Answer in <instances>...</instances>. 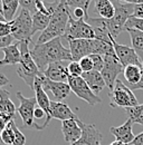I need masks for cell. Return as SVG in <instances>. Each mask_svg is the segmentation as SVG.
Masks as SVG:
<instances>
[{
  "mask_svg": "<svg viewBox=\"0 0 143 145\" xmlns=\"http://www.w3.org/2000/svg\"><path fill=\"white\" fill-rule=\"evenodd\" d=\"M30 55L38 69L43 74L47 66L53 63L72 61L71 52L63 46L60 38H56L41 45L36 44L30 49Z\"/></svg>",
  "mask_w": 143,
  "mask_h": 145,
  "instance_id": "obj_1",
  "label": "cell"
},
{
  "mask_svg": "<svg viewBox=\"0 0 143 145\" xmlns=\"http://www.w3.org/2000/svg\"><path fill=\"white\" fill-rule=\"evenodd\" d=\"M71 16L70 7L66 5L65 0L59 1L51 16V20H49L47 28L38 37L37 44L41 45V44L48 42L53 39H56V38L64 37Z\"/></svg>",
  "mask_w": 143,
  "mask_h": 145,
  "instance_id": "obj_2",
  "label": "cell"
},
{
  "mask_svg": "<svg viewBox=\"0 0 143 145\" xmlns=\"http://www.w3.org/2000/svg\"><path fill=\"white\" fill-rule=\"evenodd\" d=\"M31 41H20L19 42V50L21 55V60L17 68L18 76L31 88L34 89V83L37 77H43L44 74L40 72L34 61L31 55H30V48L29 45Z\"/></svg>",
  "mask_w": 143,
  "mask_h": 145,
  "instance_id": "obj_3",
  "label": "cell"
},
{
  "mask_svg": "<svg viewBox=\"0 0 143 145\" xmlns=\"http://www.w3.org/2000/svg\"><path fill=\"white\" fill-rule=\"evenodd\" d=\"M113 5L115 8L114 17L110 20H105V22L111 37L116 40L117 36L125 30L124 27L127 19L133 16L134 3H130L126 1H114Z\"/></svg>",
  "mask_w": 143,
  "mask_h": 145,
  "instance_id": "obj_4",
  "label": "cell"
},
{
  "mask_svg": "<svg viewBox=\"0 0 143 145\" xmlns=\"http://www.w3.org/2000/svg\"><path fill=\"white\" fill-rule=\"evenodd\" d=\"M110 105L112 107H134L139 105V102L131 91L121 79H116L114 88L110 91Z\"/></svg>",
  "mask_w": 143,
  "mask_h": 145,
  "instance_id": "obj_5",
  "label": "cell"
},
{
  "mask_svg": "<svg viewBox=\"0 0 143 145\" xmlns=\"http://www.w3.org/2000/svg\"><path fill=\"white\" fill-rule=\"evenodd\" d=\"M11 36L20 41H31L33 37V16L25 9H21L16 18L10 21Z\"/></svg>",
  "mask_w": 143,
  "mask_h": 145,
  "instance_id": "obj_6",
  "label": "cell"
},
{
  "mask_svg": "<svg viewBox=\"0 0 143 145\" xmlns=\"http://www.w3.org/2000/svg\"><path fill=\"white\" fill-rule=\"evenodd\" d=\"M17 97L19 99V107H18V113L22 120L24 125L28 128H34L37 131H41V126L35 123L34 121V112L37 107V101L36 97L27 98L25 97L20 91L17 93Z\"/></svg>",
  "mask_w": 143,
  "mask_h": 145,
  "instance_id": "obj_7",
  "label": "cell"
},
{
  "mask_svg": "<svg viewBox=\"0 0 143 145\" xmlns=\"http://www.w3.org/2000/svg\"><path fill=\"white\" fill-rule=\"evenodd\" d=\"M64 37L67 41L76 39H95V33L84 19L76 20L71 16Z\"/></svg>",
  "mask_w": 143,
  "mask_h": 145,
  "instance_id": "obj_8",
  "label": "cell"
},
{
  "mask_svg": "<svg viewBox=\"0 0 143 145\" xmlns=\"http://www.w3.org/2000/svg\"><path fill=\"white\" fill-rule=\"evenodd\" d=\"M67 84L70 85L71 91L76 96H78L81 99L85 101L91 106H95L96 104H100L102 102V99L97 95H95L91 91L89 85L86 84V82L82 77H71L70 76Z\"/></svg>",
  "mask_w": 143,
  "mask_h": 145,
  "instance_id": "obj_9",
  "label": "cell"
},
{
  "mask_svg": "<svg viewBox=\"0 0 143 145\" xmlns=\"http://www.w3.org/2000/svg\"><path fill=\"white\" fill-rule=\"evenodd\" d=\"M104 58V66L101 71V74L104 78V82L108 87L110 91L114 88L115 82L117 79V76L120 72H123V66L121 65L120 60L117 59L116 55H105Z\"/></svg>",
  "mask_w": 143,
  "mask_h": 145,
  "instance_id": "obj_10",
  "label": "cell"
},
{
  "mask_svg": "<svg viewBox=\"0 0 143 145\" xmlns=\"http://www.w3.org/2000/svg\"><path fill=\"white\" fill-rule=\"evenodd\" d=\"M111 41H112L115 55H116L117 59L120 60L121 65L123 66V68L127 67V66H131V65H135V66H139V67L143 68L142 63L139 59L138 55L135 54V52L133 50V48L117 44L113 37H111Z\"/></svg>",
  "mask_w": 143,
  "mask_h": 145,
  "instance_id": "obj_11",
  "label": "cell"
},
{
  "mask_svg": "<svg viewBox=\"0 0 143 145\" xmlns=\"http://www.w3.org/2000/svg\"><path fill=\"white\" fill-rule=\"evenodd\" d=\"M41 82V86L46 93H52L54 98L56 99L55 102L62 103V101L66 99L71 93V87L67 83H58V82H53L45 76L39 77Z\"/></svg>",
  "mask_w": 143,
  "mask_h": 145,
  "instance_id": "obj_12",
  "label": "cell"
},
{
  "mask_svg": "<svg viewBox=\"0 0 143 145\" xmlns=\"http://www.w3.org/2000/svg\"><path fill=\"white\" fill-rule=\"evenodd\" d=\"M34 91H35V97H36V101H37L38 107H40V108L46 113L45 122H44V124L41 125V131H43V129H45L46 127L48 126V124H49V122H51V120H52L53 117H52V115H51V101H49V97H48L47 93L44 91L39 77H37L35 79V83H34Z\"/></svg>",
  "mask_w": 143,
  "mask_h": 145,
  "instance_id": "obj_13",
  "label": "cell"
},
{
  "mask_svg": "<svg viewBox=\"0 0 143 145\" xmlns=\"http://www.w3.org/2000/svg\"><path fill=\"white\" fill-rule=\"evenodd\" d=\"M79 126L82 128V136L77 142L72 145H103V135L94 124H84L81 121Z\"/></svg>",
  "mask_w": 143,
  "mask_h": 145,
  "instance_id": "obj_14",
  "label": "cell"
},
{
  "mask_svg": "<svg viewBox=\"0 0 143 145\" xmlns=\"http://www.w3.org/2000/svg\"><path fill=\"white\" fill-rule=\"evenodd\" d=\"M16 110L15 103L10 98V93L0 88V117L8 124L15 120Z\"/></svg>",
  "mask_w": 143,
  "mask_h": 145,
  "instance_id": "obj_15",
  "label": "cell"
},
{
  "mask_svg": "<svg viewBox=\"0 0 143 145\" xmlns=\"http://www.w3.org/2000/svg\"><path fill=\"white\" fill-rule=\"evenodd\" d=\"M44 76L53 82H58V83H67L70 77L67 72V66L64 64V61L53 63L48 65L44 72Z\"/></svg>",
  "mask_w": 143,
  "mask_h": 145,
  "instance_id": "obj_16",
  "label": "cell"
},
{
  "mask_svg": "<svg viewBox=\"0 0 143 145\" xmlns=\"http://www.w3.org/2000/svg\"><path fill=\"white\" fill-rule=\"evenodd\" d=\"M79 122L81 120L78 121L68 120V121L62 122V132L65 141L68 143V145L74 144L82 136V128L79 126Z\"/></svg>",
  "mask_w": 143,
  "mask_h": 145,
  "instance_id": "obj_17",
  "label": "cell"
},
{
  "mask_svg": "<svg viewBox=\"0 0 143 145\" xmlns=\"http://www.w3.org/2000/svg\"><path fill=\"white\" fill-rule=\"evenodd\" d=\"M133 123L127 118V121L125 122L124 124H122L121 126H113L110 128V132L111 134L115 137V141H119V142H122L124 144L130 145L133 140H134V134H133Z\"/></svg>",
  "mask_w": 143,
  "mask_h": 145,
  "instance_id": "obj_18",
  "label": "cell"
},
{
  "mask_svg": "<svg viewBox=\"0 0 143 145\" xmlns=\"http://www.w3.org/2000/svg\"><path fill=\"white\" fill-rule=\"evenodd\" d=\"M51 115L53 118L59 120L62 122L68 120H75V121L79 120L68 105L58 102H51Z\"/></svg>",
  "mask_w": 143,
  "mask_h": 145,
  "instance_id": "obj_19",
  "label": "cell"
},
{
  "mask_svg": "<svg viewBox=\"0 0 143 145\" xmlns=\"http://www.w3.org/2000/svg\"><path fill=\"white\" fill-rule=\"evenodd\" d=\"M82 78L86 82V84L89 85L91 91H93L95 95H97L100 91L104 89V87L106 86L104 78L102 76V74L96 71H91L87 72H83Z\"/></svg>",
  "mask_w": 143,
  "mask_h": 145,
  "instance_id": "obj_20",
  "label": "cell"
},
{
  "mask_svg": "<svg viewBox=\"0 0 143 145\" xmlns=\"http://www.w3.org/2000/svg\"><path fill=\"white\" fill-rule=\"evenodd\" d=\"M3 58L0 60V67L7 66V65H17L20 64L21 60V55L19 50V42L15 45H10L7 48L2 49Z\"/></svg>",
  "mask_w": 143,
  "mask_h": 145,
  "instance_id": "obj_21",
  "label": "cell"
},
{
  "mask_svg": "<svg viewBox=\"0 0 143 145\" xmlns=\"http://www.w3.org/2000/svg\"><path fill=\"white\" fill-rule=\"evenodd\" d=\"M95 11L101 16V18L110 20L114 17L115 8L112 1L110 0H96L95 1Z\"/></svg>",
  "mask_w": 143,
  "mask_h": 145,
  "instance_id": "obj_22",
  "label": "cell"
},
{
  "mask_svg": "<svg viewBox=\"0 0 143 145\" xmlns=\"http://www.w3.org/2000/svg\"><path fill=\"white\" fill-rule=\"evenodd\" d=\"M143 74V68L135 66V65H131L127 66L123 69V76H124L125 80L127 83L126 86H133L139 84V82L141 80Z\"/></svg>",
  "mask_w": 143,
  "mask_h": 145,
  "instance_id": "obj_23",
  "label": "cell"
},
{
  "mask_svg": "<svg viewBox=\"0 0 143 145\" xmlns=\"http://www.w3.org/2000/svg\"><path fill=\"white\" fill-rule=\"evenodd\" d=\"M126 31L129 33L131 38L132 48L135 52V54L138 55L139 59L141 60L143 65V33L134 29H126Z\"/></svg>",
  "mask_w": 143,
  "mask_h": 145,
  "instance_id": "obj_24",
  "label": "cell"
},
{
  "mask_svg": "<svg viewBox=\"0 0 143 145\" xmlns=\"http://www.w3.org/2000/svg\"><path fill=\"white\" fill-rule=\"evenodd\" d=\"M19 7V0H2V16L6 22L14 20V16Z\"/></svg>",
  "mask_w": 143,
  "mask_h": 145,
  "instance_id": "obj_25",
  "label": "cell"
},
{
  "mask_svg": "<svg viewBox=\"0 0 143 145\" xmlns=\"http://www.w3.org/2000/svg\"><path fill=\"white\" fill-rule=\"evenodd\" d=\"M51 20V16L49 15H45L41 14L39 11H37L35 15H33V36L35 35L37 31H44Z\"/></svg>",
  "mask_w": 143,
  "mask_h": 145,
  "instance_id": "obj_26",
  "label": "cell"
},
{
  "mask_svg": "<svg viewBox=\"0 0 143 145\" xmlns=\"http://www.w3.org/2000/svg\"><path fill=\"white\" fill-rule=\"evenodd\" d=\"M126 115L129 120L134 124H140L143 126V104H139L134 107H129L125 108Z\"/></svg>",
  "mask_w": 143,
  "mask_h": 145,
  "instance_id": "obj_27",
  "label": "cell"
},
{
  "mask_svg": "<svg viewBox=\"0 0 143 145\" xmlns=\"http://www.w3.org/2000/svg\"><path fill=\"white\" fill-rule=\"evenodd\" d=\"M14 122H10L8 123L5 129L2 131L1 135H0V140L2 141V143L7 145H12L14 144V141H15V131H14Z\"/></svg>",
  "mask_w": 143,
  "mask_h": 145,
  "instance_id": "obj_28",
  "label": "cell"
},
{
  "mask_svg": "<svg viewBox=\"0 0 143 145\" xmlns=\"http://www.w3.org/2000/svg\"><path fill=\"white\" fill-rule=\"evenodd\" d=\"M124 28L125 30L126 29H134V30H138V31L143 33V19L134 17V16H131L130 18L127 19Z\"/></svg>",
  "mask_w": 143,
  "mask_h": 145,
  "instance_id": "obj_29",
  "label": "cell"
},
{
  "mask_svg": "<svg viewBox=\"0 0 143 145\" xmlns=\"http://www.w3.org/2000/svg\"><path fill=\"white\" fill-rule=\"evenodd\" d=\"M66 5L70 7V8H73V9H76V8H81L83 9L85 12L89 14L87 9H89V0H65Z\"/></svg>",
  "mask_w": 143,
  "mask_h": 145,
  "instance_id": "obj_30",
  "label": "cell"
},
{
  "mask_svg": "<svg viewBox=\"0 0 143 145\" xmlns=\"http://www.w3.org/2000/svg\"><path fill=\"white\" fill-rule=\"evenodd\" d=\"M67 72L71 77H82L83 75V71L78 61H71L67 65Z\"/></svg>",
  "mask_w": 143,
  "mask_h": 145,
  "instance_id": "obj_31",
  "label": "cell"
},
{
  "mask_svg": "<svg viewBox=\"0 0 143 145\" xmlns=\"http://www.w3.org/2000/svg\"><path fill=\"white\" fill-rule=\"evenodd\" d=\"M19 6L21 7V9L27 10L31 16L37 12L35 0H19Z\"/></svg>",
  "mask_w": 143,
  "mask_h": 145,
  "instance_id": "obj_32",
  "label": "cell"
},
{
  "mask_svg": "<svg viewBox=\"0 0 143 145\" xmlns=\"http://www.w3.org/2000/svg\"><path fill=\"white\" fill-rule=\"evenodd\" d=\"M89 58H91L92 61H93L94 71L101 72L103 66H104V58H103V56H101V55H91Z\"/></svg>",
  "mask_w": 143,
  "mask_h": 145,
  "instance_id": "obj_33",
  "label": "cell"
},
{
  "mask_svg": "<svg viewBox=\"0 0 143 145\" xmlns=\"http://www.w3.org/2000/svg\"><path fill=\"white\" fill-rule=\"evenodd\" d=\"M14 131H15V141L12 145H25L26 143V136L24 135V133L17 127V125L14 122Z\"/></svg>",
  "mask_w": 143,
  "mask_h": 145,
  "instance_id": "obj_34",
  "label": "cell"
},
{
  "mask_svg": "<svg viewBox=\"0 0 143 145\" xmlns=\"http://www.w3.org/2000/svg\"><path fill=\"white\" fill-rule=\"evenodd\" d=\"M78 63H79V65H81V68H82L83 72H91V71H94L93 61H92V59L89 58V57L82 58Z\"/></svg>",
  "mask_w": 143,
  "mask_h": 145,
  "instance_id": "obj_35",
  "label": "cell"
},
{
  "mask_svg": "<svg viewBox=\"0 0 143 145\" xmlns=\"http://www.w3.org/2000/svg\"><path fill=\"white\" fill-rule=\"evenodd\" d=\"M11 36V28H10V22L2 21L0 22V37Z\"/></svg>",
  "mask_w": 143,
  "mask_h": 145,
  "instance_id": "obj_36",
  "label": "cell"
},
{
  "mask_svg": "<svg viewBox=\"0 0 143 145\" xmlns=\"http://www.w3.org/2000/svg\"><path fill=\"white\" fill-rule=\"evenodd\" d=\"M14 38L12 36H7V37H0V49L2 50L3 48L9 47L10 45H12Z\"/></svg>",
  "mask_w": 143,
  "mask_h": 145,
  "instance_id": "obj_37",
  "label": "cell"
},
{
  "mask_svg": "<svg viewBox=\"0 0 143 145\" xmlns=\"http://www.w3.org/2000/svg\"><path fill=\"white\" fill-rule=\"evenodd\" d=\"M35 2H36V9H37V11H39V12H41V14H45V15L52 16V15L49 14V11L47 10V8H46L44 1H41V0H35Z\"/></svg>",
  "mask_w": 143,
  "mask_h": 145,
  "instance_id": "obj_38",
  "label": "cell"
},
{
  "mask_svg": "<svg viewBox=\"0 0 143 145\" xmlns=\"http://www.w3.org/2000/svg\"><path fill=\"white\" fill-rule=\"evenodd\" d=\"M133 16H134V17H138V18L143 19V1L140 2V3L134 5V8H133Z\"/></svg>",
  "mask_w": 143,
  "mask_h": 145,
  "instance_id": "obj_39",
  "label": "cell"
},
{
  "mask_svg": "<svg viewBox=\"0 0 143 145\" xmlns=\"http://www.w3.org/2000/svg\"><path fill=\"white\" fill-rule=\"evenodd\" d=\"M34 117L35 118H46V113L40 107H36L35 112H34Z\"/></svg>",
  "mask_w": 143,
  "mask_h": 145,
  "instance_id": "obj_40",
  "label": "cell"
},
{
  "mask_svg": "<svg viewBox=\"0 0 143 145\" xmlns=\"http://www.w3.org/2000/svg\"><path fill=\"white\" fill-rule=\"evenodd\" d=\"M130 145H143V132L140 133V134H138V135L134 137L133 142Z\"/></svg>",
  "mask_w": 143,
  "mask_h": 145,
  "instance_id": "obj_41",
  "label": "cell"
},
{
  "mask_svg": "<svg viewBox=\"0 0 143 145\" xmlns=\"http://www.w3.org/2000/svg\"><path fill=\"white\" fill-rule=\"evenodd\" d=\"M131 91H134V89H143V74H142V78H141V80L139 82V84H136V85H133V86H127Z\"/></svg>",
  "mask_w": 143,
  "mask_h": 145,
  "instance_id": "obj_42",
  "label": "cell"
},
{
  "mask_svg": "<svg viewBox=\"0 0 143 145\" xmlns=\"http://www.w3.org/2000/svg\"><path fill=\"white\" fill-rule=\"evenodd\" d=\"M8 83H9V79H8V77H6L5 75L0 74V88H1L2 86H5L6 84H8Z\"/></svg>",
  "mask_w": 143,
  "mask_h": 145,
  "instance_id": "obj_43",
  "label": "cell"
},
{
  "mask_svg": "<svg viewBox=\"0 0 143 145\" xmlns=\"http://www.w3.org/2000/svg\"><path fill=\"white\" fill-rule=\"evenodd\" d=\"M6 125H7V123L0 117V135H1V133H2V131L5 129V127H6Z\"/></svg>",
  "mask_w": 143,
  "mask_h": 145,
  "instance_id": "obj_44",
  "label": "cell"
},
{
  "mask_svg": "<svg viewBox=\"0 0 143 145\" xmlns=\"http://www.w3.org/2000/svg\"><path fill=\"white\" fill-rule=\"evenodd\" d=\"M111 145H127V144H124V143H122V142H119V141H114L113 143Z\"/></svg>",
  "mask_w": 143,
  "mask_h": 145,
  "instance_id": "obj_45",
  "label": "cell"
},
{
  "mask_svg": "<svg viewBox=\"0 0 143 145\" xmlns=\"http://www.w3.org/2000/svg\"><path fill=\"white\" fill-rule=\"evenodd\" d=\"M0 14L2 15V1L0 0Z\"/></svg>",
  "mask_w": 143,
  "mask_h": 145,
  "instance_id": "obj_46",
  "label": "cell"
},
{
  "mask_svg": "<svg viewBox=\"0 0 143 145\" xmlns=\"http://www.w3.org/2000/svg\"><path fill=\"white\" fill-rule=\"evenodd\" d=\"M2 21H5V18H3V16L0 14V22H2Z\"/></svg>",
  "mask_w": 143,
  "mask_h": 145,
  "instance_id": "obj_47",
  "label": "cell"
}]
</instances>
